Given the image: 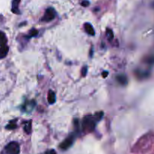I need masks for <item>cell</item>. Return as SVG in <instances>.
I'll use <instances>...</instances> for the list:
<instances>
[{
  "mask_svg": "<svg viewBox=\"0 0 154 154\" xmlns=\"http://www.w3.org/2000/svg\"><path fill=\"white\" fill-rule=\"evenodd\" d=\"M102 115H103V112H99L96 114L95 117L87 116V117H84L82 123L83 130L87 132H93L95 129V127H96V120H100L102 119Z\"/></svg>",
  "mask_w": 154,
  "mask_h": 154,
  "instance_id": "cell-1",
  "label": "cell"
},
{
  "mask_svg": "<svg viewBox=\"0 0 154 154\" xmlns=\"http://www.w3.org/2000/svg\"><path fill=\"white\" fill-rule=\"evenodd\" d=\"M20 151L19 144L16 141H11L4 147L1 154H20Z\"/></svg>",
  "mask_w": 154,
  "mask_h": 154,
  "instance_id": "cell-2",
  "label": "cell"
},
{
  "mask_svg": "<svg viewBox=\"0 0 154 154\" xmlns=\"http://www.w3.org/2000/svg\"><path fill=\"white\" fill-rule=\"evenodd\" d=\"M75 138H76V135H75V133H72L71 134V135H69V136L62 142V144L60 145V147L63 150H68L69 147H72L74 141H75Z\"/></svg>",
  "mask_w": 154,
  "mask_h": 154,
  "instance_id": "cell-3",
  "label": "cell"
},
{
  "mask_svg": "<svg viewBox=\"0 0 154 154\" xmlns=\"http://www.w3.org/2000/svg\"><path fill=\"white\" fill-rule=\"evenodd\" d=\"M56 16V11L53 8H49L46 10L45 11V15L42 17V21H45V22H50L52 20H54Z\"/></svg>",
  "mask_w": 154,
  "mask_h": 154,
  "instance_id": "cell-4",
  "label": "cell"
},
{
  "mask_svg": "<svg viewBox=\"0 0 154 154\" xmlns=\"http://www.w3.org/2000/svg\"><path fill=\"white\" fill-rule=\"evenodd\" d=\"M20 2V0H13L11 7V11L13 12V13L17 14H20L19 10Z\"/></svg>",
  "mask_w": 154,
  "mask_h": 154,
  "instance_id": "cell-5",
  "label": "cell"
},
{
  "mask_svg": "<svg viewBox=\"0 0 154 154\" xmlns=\"http://www.w3.org/2000/svg\"><path fill=\"white\" fill-rule=\"evenodd\" d=\"M9 48L7 45L4 46H0V59H3L7 56L8 53Z\"/></svg>",
  "mask_w": 154,
  "mask_h": 154,
  "instance_id": "cell-6",
  "label": "cell"
},
{
  "mask_svg": "<svg viewBox=\"0 0 154 154\" xmlns=\"http://www.w3.org/2000/svg\"><path fill=\"white\" fill-rule=\"evenodd\" d=\"M84 28H85L86 32L88 33L90 35H95V30L93 29V26L90 23H86L84 24Z\"/></svg>",
  "mask_w": 154,
  "mask_h": 154,
  "instance_id": "cell-7",
  "label": "cell"
},
{
  "mask_svg": "<svg viewBox=\"0 0 154 154\" xmlns=\"http://www.w3.org/2000/svg\"><path fill=\"white\" fill-rule=\"evenodd\" d=\"M8 39L5 34L3 32L0 31V46H4L7 45Z\"/></svg>",
  "mask_w": 154,
  "mask_h": 154,
  "instance_id": "cell-8",
  "label": "cell"
},
{
  "mask_svg": "<svg viewBox=\"0 0 154 154\" xmlns=\"http://www.w3.org/2000/svg\"><path fill=\"white\" fill-rule=\"evenodd\" d=\"M117 80L122 85H126L127 84V78H126V76H125V75H118L117 77Z\"/></svg>",
  "mask_w": 154,
  "mask_h": 154,
  "instance_id": "cell-9",
  "label": "cell"
},
{
  "mask_svg": "<svg viewBox=\"0 0 154 154\" xmlns=\"http://www.w3.org/2000/svg\"><path fill=\"white\" fill-rule=\"evenodd\" d=\"M56 102V95L54 93V92L53 91H50L49 92V95H48V102H49L51 105L52 104L55 103Z\"/></svg>",
  "mask_w": 154,
  "mask_h": 154,
  "instance_id": "cell-10",
  "label": "cell"
},
{
  "mask_svg": "<svg viewBox=\"0 0 154 154\" xmlns=\"http://www.w3.org/2000/svg\"><path fill=\"white\" fill-rule=\"evenodd\" d=\"M16 120H12L9 123V124L6 126V129H14L17 127V124L15 123Z\"/></svg>",
  "mask_w": 154,
  "mask_h": 154,
  "instance_id": "cell-11",
  "label": "cell"
},
{
  "mask_svg": "<svg viewBox=\"0 0 154 154\" xmlns=\"http://www.w3.org/2000/svg\"><path fill=\"white\" fill-rule=\"evenodd\" d=\"M24 129H25V132H26L27 134H29L30 132H31V121L29 122V123L26 125Z\"/></svg>",
  "mask_w": 154,
  "mask_h": 154,
  "instance_id": "cell-12",
  "label": "cell"
},
{
  "mask_svg": "<svg viewBox=\"0 0 154 154\" xmlns=\"http://www.w3.org/2000/svg\"><path fill=\"white\" fill-rule=\"evenodd\" d=\"M38 35V31L36 29H32L31 32H30V35L29 36V38L33 37V36H36Z\"/></svg>",
  "mask_w": 154,
  "mask_h": 154,
  "instance_id": "cell-13",
  "label": "cell"
},
{
  "mask_svg": "<svg viewBox=\"0 0 154 154\" xmlns=\"http://www.w3.org/2000/svg\"><path fill=\"white\" fill-rule=\"evenodd\" d=\"M107 31L109 32V34H108V36H109L110 40H111V39L113 38V37H114V35H113V32L111 31V29H107Z\"/></svg>",
  "mask_w": 154,
  "mask_h": 154,
  "instance_id": "cell-14",
  "label": "cell"
},
{
  "mask_svg": "<svg viewBox=\"0 0 154 154\" xmlns=\"http://www.w3.org/2000/svg\"><path fill=\"white\" fill-rule=\"evenodd\" d=\"M45 154H57V152H56L55 150H49L45 153Z\"/></svg>",
  "mask_w": 154,
  "mask_h": 154,
  "instance_id": "cell-15",
  "label": "cell"
},
{
  "mask_svg": "<svg viewBox=\"0 0 154 154\" xmlns=\"http://www.w3.org/2000/svg\"><path fill=\"white\" fill-rule=\"evenodd\" d=\"M81 5H82L83 6H84V7H87V6H88L89 5H90V2H89V1H83V2L81 3Z\"/></svg>",
  "mask_w": 154,
  "mask_h": 154,
  "instance_id": "cell-16",
  "label": "cell"
},
{
  "mask_svg": "<svg viewBox=\"0 0 154 154\" xmlns=\"http://www.w3.org/2000/svg\"><path fill=\"white\" fill-rule=\"evenodd\" d=\"M87 66H84L83 68V76H86L87 75Z\"/></svg>",
  "mask_w": 154,
  "mask_h": 154,
  "instance_id": "cell-17",
  "label": "cell"
},
{
  "mask_svg": "<svg viewBox=\"0 0 154 154\" xmlns=\"http://www.w3.org/2000/svg\"><path fill=\"white\" fill-rule=\"evenodd\" d=\"M102 75H103V78H106L107 75H108V72H104L103 73H102Z\"/></svg>",
  "mask_w": 154,
  "mask_h": 154,
  "instance_id": "cell-18",
  "label": "cell"
},
{
  "mask_svg": "<svg viewBox=\"0 0 154 154\" xmlns=\"http://www.w3.org/2000/svg\"><path fill=\"white\" fill-rule=\"evenodd\" d=\"M153 7H154V2L153 3Z\"/></svg>",
  "mask_w": 154,
  "mask_h": 154,
  "instance_id": "cell-19",
  "label": "cell"
}]
</instances>
